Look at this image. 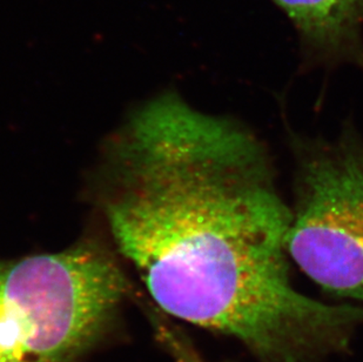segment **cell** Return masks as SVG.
<instances>
[{
	"label": "cell",
	"instance_id": "5b68a950",
	"mask_svg": "<svg viewBox=\"0 0 363 362\" xmlns=\"http://www.w3.org/2000/svg\"><path fill=\"white\" fill-rule=\"evenodd\" d=\"M173 341V349L178 353L179 356L185 362H202L194 353L191 352L189 349H186L185 346L180 345V342L177 341L175 339H171Z\"/></svg>",
	"mask_w": 363,
	"mask_h": 362
},
{
	"label": "cell",
	"instance_id": "277c9868",
	"mask_svg": "<svg viewBox=\"0 0 363 362\" xmlns=\"http://www.w3.org/2000/svg\"><path fill=\"white\" fill-rule=\"evenodd\" d=\"M298 33L308 67L363 70V0H272Z\"/></svg>",
	"mask_w": 363,
	"mask_h": 362
},
{
	"label": "cell",
	"instance_id": "3957f363",
	"mask_svg": "<svg viewBox=\"0 0 363 362\" xmlns=\"http://www.w3.org/2000/svg\"><path fill=\"white\" fill-rule=\"evenodd\" d=\"M293 144L288 256L327 293L363 304V141L346 130Z\"/></svg>",
	"mask_w": 363,
	"mask_h": 362
},
{
	"label": "cell",
	"instance_id": "7a4b0ae2",
	"mask_svg": "<svg viewBox=\"0 0 363 362\" xmlns=\"http://www.w3.org/2000/svg\"><path fill=\"white\" fill-rule=\"evenodd\" d=\"M123 272L92 243L0 260V362H74L126 294Z\"/></svg>",
	"mask_w": 363,
	"mask_h": 362
},
{
	"label": "cell",
	"instance_id": "6da1fadb",
	"mask_svg": "<svg viewBox=\"0 0 363 362\" xmlns=\"http://www.w3.org/2000/svg\"><path fill=\"white\" fill-rule=\"evenodd\" d=\"M104 213L118 250L162 311L230 335L261 362L345 351L363 306L295 290L291 209L261 143L160 133L125 159Z\"/></svg>",
	"mask_w": 363,
	"mask_h": 362
}]
</instances>
